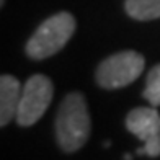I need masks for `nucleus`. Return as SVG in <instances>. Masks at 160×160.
Listing matches in <instances>:
<instances>
[{
  "label": "nucleus",
  "mask_w": 160,
  "mask_h": 160,
  "mask_svg": "<svg viewBox=\"0 0 160 160\" xmlns=\"http://www.w3.org/2000/svg\"><path fill=\"white\" fill-rule=\"evenodd\" d=\"M92 121L82 93L72 92L62 100L56 116V139L65 152L82 149L88 141Z\"/></svg>",
  "instance_id": "nucleus-1"
},
{
  "label": "nucleus",
  "mask_w": 160,
  "mask_h": 160,
  "mask_svg": "<svg viewBox=\"0 0 160 160\" xmlns=\"http://www.w3.org/2000/svg\"><path fill=\"white\" fill-rule=\"evenodd\" d=\"M75 31V18L67 12H61L42 21L26 44V54L41 61L54 56L67 44Z\"/></svg>",
  "instance_id": "nucleus-2"
},
{
  "label": "nucleus",
  "mask_w": 160,
  "mask_h": 160,
  "mask_svg": "<svg viewBox=\"0 0 160 160\" xmlns=\"http://www.w3.org/2000/svg\"><path fill=\"white\" fill-rule=\"evenodd\" d=\"M144 56L136 51H121L105 59L97 69V83L101 88L116 90L128 87L142 74Z\"/></svg>",
  "instance_id": "nucleus-3"
},
{
  "label": "nucleus",
  "mask_w": 160,
  "mask_h": 160,
  "mask_svg": "<svg viewBox=\"0 0 160 160\" xmlns=\"http://www.w3.org/2000/svg\"><path fill=\"white\" fill-rule=\"evenodd\" d=\"M54 95V85L49 77L36 74L26 80L17 111V122L23 128L38 122L49 108Z\"/></svg>",
  "instance_id": "nucleus-4"
},
{
  "label": "nucleus",
  "mask_w": 160,
  "mask_h": 160,
  "mask_svg": "<svg viewBox=\"0 0 160 160\" xmlns=\"http://www.w3.org/2000/svg\"><path fill=\"white\" fill-rule=\"evenodd\" d=\"M126 128L131 134L144 142L149 157L160 155V114L155 108L141 106L129 111Z\"/></svg>",
  "instance_id": "nucleus-5"
},
{
  "label": "nucleus",
  "mask_w": 160,
  "mask_h": 160,
  "mask_svg": "<svg viewBox=\"0 0 160 160\" xmlns=\"http://www.w3.org/2000/svg\"><path fill=\"white\" fill-rule=\"evenodd\" d=\"M21 92L23 88L13 75L0 77V124L2 126H7L13 118H17Z\"/></svg>",
  "instance_id": "nucleus-6"
},
{
  "label": "nucleus",
  "mask_w": 160,
  "mask_h": 160,
  "mask_svg": "<svg viewBox=\"0 0 160 160\" xmlns=\"http://www.w3.org/2000/svg\"><path fill=\"white\" fill-rule=\"evenodd\" d=\"M124 8L129 17L141 21L160 18V0H126Z\"/></svg>",
  "instance_id": "nucleus-7"
},
{
  "label": "nucleus",
  "mask_w": 160,
  "mask_h": 160,
  "mask_svg": "<svg viewBox=\"0 0 160 160\" xmlns=\"http://www.w3.org/2000/svg\"><path fill=\"white\" fill-rule=\"evenodd\" d=\"M144 98L154 106H160V64L154 65L147 74L145 88L142 92Z\"/></svg>",
  "instance_id": "nucleus-8"
},
{
  "label": "nucleus",
  "mask_w": 160,
  "mask_h": 160,
  "mask_svg": "<svg viewBox=\"0 0 160 160\" xmlns=\"http://www.w3.org/2000/svg\"><path fill=\"white\" fill-rule=\"evenodd\" d=\"M131 158H132V155H129V154H128V155H124V160H131Z\"/></svg>",
  "instance_id": "nucleus-9"
},
{
  "label": "nucleus",
  "mask_w": 160,
  "mask_h": 160,
  "mask_svg": "<svg viewBox=\"0 0 160 160\" xmlns=\"http://www.w3.org/2000/svg\"><path fill=\"white\" fill-rule=\"evenodd\" d=\"M3 2H5V0H0V3H2V5H3Z\"/></svg>",
  "instance_id": "nucleus-10"
}]
</instances>
